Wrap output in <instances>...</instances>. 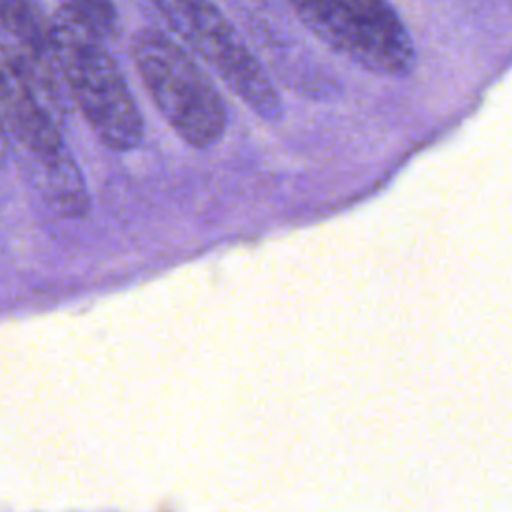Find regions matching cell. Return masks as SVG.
Returning <instances> with one entry per match:
<instances>
[{
  "label": "cell",
  "mask_w": 512,
  "mask_h": 512,
  "mask_svg": "<svg viewBox=\"0 0 512 512\" xmlns=\"http://www.w3.org/2000/svg\"><path fill=\"white\" fill-rule=\"evenodd\" d=\"M36 186L46 196L50 206L64 216H80L88 208L86 184L72 152L48 162L30 166Z\"/></svg>",
  "instance_id": "cell-6"
},
{
  "label": "cell",
  "mask_w": 512,
  "mask_h": 512,
  "mask_svg": "<svg viewBox=\"0 0 512 512\" xmlns=\"http://www.w3.org/2000/svg\"><path fill=\"white\" fill-rule=\"evenodd\" d=\"M0 20L10 36L46 58L48 22L42 20L32 0H0Z\"/></svg>",
  "instance_id": "cell-7"
},
{
  "label": "cell",
  "mask_w": 512,
  "mask_h": 512,
  "mask_svg": "<svg viewBox=\"0 0 512 512\" xmlns=\"http://www.w3.org/2000/svg\"><path fill=\"white\" fill-rule=\"evenodd\" d=\"M62 6L74 10L100 34L114 32L116 10L112 0H62Z\"/></svg>",
  "instance_id": "cell-8"
},
{
  "label": "cell",
  "mask_w": 512,
  "mask_h": 512,
  "mask_svg": "<svg viewBox=\"0 0 512 512\" xmlns=\"http://www.w3.org/2000/svg\"><path fill=\"white\" fill-rule=\"evenodd\" d=\"M168 28L200 56L226 88L256 116L282 118L280 94L262 60L212 0H152Z\"/></svg>",
  "instance_id": "cell-4"
},
{
  "label": "cell",
  "mask_w": 512,
  "mask_h": 512,
  "mask_svg": "<svg viewBox=\"0 0 512 512\" xmlns=\"http://www.w3.org/2000/svg\"><path fill=\"white\" fill-rule=\"evenodd\" d=\"M298 20L332 52L366 72L400 78L414 70V42L386 0H288Z\"/></svg>",
  "instance_id": "cell-3"
},
{
  "label": "cell",
  "mask_w": 512,
  "mask_h": 512,
  "mask_svg": "<svg viewBox=\"0 0 512 512\" xmlns=\"http://www.w3.org/2000/svg\"><path fill=\"white\" fill-rule=\"evenodd\" d=\"M46 58L106 148L128 152L140 144L144 132L140 110L94 26L62 6L48 22Z\"/></svg>",
  "instance_id": "cell-1"
},
{
  "label": "cell",
  "mask_w": 512,
  "mask_h": 512,
  "mask_svg": "<svg viewBox=\"0 0 512 512\" xmlns=\"http://www.w3.org/2000/svg\"><path fill=\"white\" fill-rule=\"evenodd\" d=\"M130 52L150 100L176 136L192 148H212L226 130V108L208 74L156 28L138 30Z\"/></svg>",
  "instance_id": "cell-2"
},
{
  "label": "cell",
  "mask_w": 512,
  "mask_h": 512,
  "mask_svg": "<svg viewBox=\"0 0 512 512\" xmlns=\"http://www.w3.org/2000/svg\"><path fill=\"white\" fill-rule=\"evenodd\" d=\"M0 118L8 136L26 152L30 166L70 152L62 138V102L48 58L20 40L0 38Z\"/></svg>",
  "instance_id": "cell-5"
}]
</instances>
